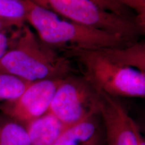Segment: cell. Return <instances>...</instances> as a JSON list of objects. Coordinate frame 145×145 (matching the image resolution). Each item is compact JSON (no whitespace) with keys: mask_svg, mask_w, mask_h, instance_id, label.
Returning <instances> with one entry per match:
<instances>
[{"mask_svg":"<svg viewBox=\"0 0 145 145\" xmlns=\"http://www.w3.org/2000/svg\"><path fill=\"white\" fill-rule=\"evenodd\" d=\"M27 22L43 42L54 48L67 51L102 50L130 44L122 38L59 18L48 9L26 0Z\"/></svg>","mask_w":145,"mask_h":145,"instance_id":"obj_1","label":"cell"},{"mask_svg":"<svg viewBox=\"0 0 145 145\" xmlns=\"http://www.w3.org/2000/svg\"><path fill=\"white\" fill-rule=\"evenodd\" d=\"M21 30L0 60V71L30 82L67 77L72 71L68 59L41 41L28 26L24 25Z\"/></svg>","mask_w":145,"mask_h":145,"instance_id":"obj_2","label":"cell"},{"mask_svg":"<svg viewBox=\"0 0 145 145\" xmlns=\"http://www.w3.org/2000/svg\"><path fill=\"white\" fill-rule=\"evenodd\" d=\"M68 52L78 59L85 78L96 89L116 97H145L144 72L116 62L99 50Z\"/></svg>","mask_w":145,"mask_h":145,"instance_id":"obj_3","label":"cell"},{"mask_svg":"<svg viewBox=\"0 0 145 145\" xmlns=\"http://www.w3.org/2000/svg\"><path fill=\"white\" fill-rule=\"evenodd\" d=\"M45 8L65 19L135 42L142 32L135 18L120 16L101 8L91 0H45Z\"/></svg>","mask_w":145,"mask_h":145,"instance_id":"obj_4","label":"cell"},{"mask_svg":"<svg viewBox=\"0 0 145 145\" xmlns=\"http://www.w3.org/2000/svg\"><path fill=\"white\" fill-rule=\"evenodd\" d=\"M48 112L71 126L99 114V93L86 78H65L50 104Z\"/></svg>","mask_w":145,"mask_h":145,"instance_id":"obj_5","label":"cell"},{"mask_svg":"<svg viewBox=\"0 0 145 145\" xmlns=\"http://www.w3.org/2000/svg\"><path fill=\"white\" fill-rule=\"evenodd\" d=\"M97 91L99 114L106 145H139L140 128L137 123L118 97Z\"/></svg>","mask_w":145,"mask_h":145,"instance_id":"obj_6","label":"cell"},{"mask_svg":"<svg viewBox=\"0 0 145 145\" xmlns=\"http://www.w3.org/2000/svg\"><path fill=\"white\" fill-rule=\"evenodd\" d=\"M64 79L32 83L17 100L11 102L6 113L14 120L26 125L42 116L48 112L54 93Z\"/></svg>","mask_w":145,"mask_h":145,"instance_id":"obj_7","label":"cell"},{"mask_svg":"<svg viewBox=\"0 0 145 145\" xmlns=\"http://www.w3.org/2000/svg\"><path fill=\"white\" fill-rule=\"evenodd\" d=\"M30 145H52L67 126L49 112L26 125Z\"/></svg>","mask_w":145,"mask_h":145,"instance_id":"obj_8","label":"cell"},{"mask_svg":"<svg viewBox=\"0 0 145 145\" xmlns=\"http://www.w3.org/2000/svg\"><path fill=\"white\" fill-rule=\"evenodd\" d=\"M103 130L99 114H93L84 120L69 126L52 145H85Z\"/></svg>","mask_w":145,"mask_h":145,"instance_id":"obj_9","label":"cell"},{"mask_svg":"<svg viewBox=\"0 0 145 145\" xmlns=\"http://www.w3.org/2000/svg\"><path fill=\"white\" fill-rule=\"evenodd\" d=\"M99 50L116 62L132 67L145 73V42H135L118 48Z\"/></svg>","mask_w":145,"mask_h":145,"instance_id":"obj_10","label":"cell"},{"mask_svg":"<svg viewBox=\"0 0 145 145\" xmlns=\"http://www.w3.org/2000/svg\"><path fill=\"white\" fill-rule=\"evenodd\" d=\"M26 0H0V20L10 26L22 28L27 22Z\"/></svg>","mask_w":145,"mask_h":145,"instance_id":"obj_11","label":"cell"},{"mask_svg":"<svg viewBox=\"0 0 145 145\" xmlns=\"http://www.w3.org/2000/svg\"><path fill=\"white\" fill-rule=\"evenodd\" d=\"M0 145H30L26 128L14 120H0Z\"/></svg>","mask_w":145,"mask_h":145,"instance_id":"obj_12","label":"cell"},{"mask_svg":"<svg viewBox=\"0 0 145 145\" xmlns=\"http://www.w3.org/2000/svg\"><path fill=\"white\" fill-rule=\"evenodd\" d=\"M32 83L12 74L0 71V100L14 102Z\"/></svg>","mask_w":145,"mask_h":145,"instance_id":"obj_13","label":"cell"},{"mask_svg":"<svg viewBox=\"0 0 145 145\" xmlns=\"http://www.w3.org/2000/svg\"><path fill=\"white\" fill-rule=\"evenodd\" d=\"M45 8V0H28ZM101 8L124 17L134 18L132 11L120 3L118 0H91Z\"/></svg>","mask_w":145,"mask_h":145,"instance_id":"obj_14","label":"cell"},{"mask_svg":"<svg viewBox=\"0 0 145 145\" xmlns=\"http://www.w3.org/2000/svg\"><path fill=\"white\" fill-rule=\"evenodd\" d=\"M132 13L142 32H145V0H118Z\"/></svg>","mask_w":145,"mask_h":145,"instance_id":"obj_15","label":"cell"},{"mask_svg":"<svg viewBox=\"0 0 145 145\" xmlns=\"http://www.w3.org/2000/svg\"><path fill=\"white\" fill-rule=\"evenodd\" d=\"M13 40H10L4 31H0V60L10 49Z\"/></svg>","mask_w":145,"mask_h":145,"instance_id":"obj_16","label":"cell"},{"mask_svg":"<svg viewBox=\"0 0 145 145\" xmlns=\"http://www.w3.org/2000/svg\"><path fill=\"white\" fill-rule=\"evenodd\" d=\"M85 145H106V140H105V135L104 128L103 130L94 138L92 140H91L89 142L87 143Z\"/></svg>","mask_w":145,"mask_h":145,"instance_id":"obj_17","label":"cell"},{"mask_svg":"<svg viewBox=\"0 0 145 145\" xmlns=\"http://www.w3.org/2000/svg\"><path fill=\"white\" fill-rule=\"evenodd\" d=\"M9 27H10L8 24H6L4 22H3L2 20H0V31H3V30H5V29L9 28Z\"/></svg>","mask_w":145,"mask_h":145,"instance_id":"obj_18","label":"cell"},{"mask_svg":"<svg viewBox=\"0 0 145 145\" xmlns=\"http://www.w3.org/2000/svg\"><path fill=\"white\" fill-rule=\"evenodd\" d=\"M139 145H145V137L142 135L140 130L139 135Z\"/></svg>","mask_w":145,"mask_h":145,"instance_id":"obj_19","label":"cell"},{"mask_svg":"<svg viewBox=\"0 0 145 145\" xmlns=\"http://www.w3.org/2000/svg\"><path fill=\"white\" fill-rule=\"evenodd\" d=\"M142 130L143 132H144V135H145V119L144 120V122H143V125H142Z\"/></svg>","mask_w":145,"mask_h":145,"instance_id":"obj_20","label":"cell"}]
</instances>
